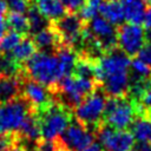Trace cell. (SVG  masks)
Segmentation results:
<instances>
[{
    "label": "cell",
    "mask_w": 151,
    "mask_h": 151,
    "mask_svg": "<svg viewBox=\"0 0 151 151\" xmlns=\"http://www.w3.org/2000/svg\"><path fill=\"white\" fill-rule=\"evenodd\" d=\"M145 1H146V2H151V0H145Z\"/></svg>",
    "instance_id": "ab89813d"
},
{
    "label": "cell",
    "mask_w": 151,
    "mask_h": 151,
    "mask_svg": "<svg viewBox=\"0 0 151 151\" xmlns=\"http://www.w3.org/2000/svg\"><path fill=\"white\" fill-rule=\"evenodd\" d=\"M35 52H37V47L33 39L31 37H24L21 41L15 46V48L11 52V54L17 61H19L20 64H24Z\"/></svg>",
    "instance_id": "603a6c76"
},
{
    "label": "cell",
    "mask_w": 151,
    "mask_h": 151,
    "mask_svg": "<svg viewBox=\"0 0 151 151\" xmlns=\"http://www.w3.org/2000/svg\"><path fill=\"white\" fill-rule=\"evenodd\" d=\"M84 151H103V149H101V146L99 145V143H93L92 145H90L86 150H84Z\"/></svg>",
    "instance_id": "8d00e7d4"
},
{
    "label": "cell",
    "mask_w": 151,
    "mask_h": 151,
    "mask_svg": "<svg viewBox=\"0 0 151 151\" xmlns=\"http://www.w3.org/2000/svg\"><path fill=\"white\" fill-rule=\"evenodd\" d=\"M131 151H151V143L149 142H137Z\"/></svg>",
    "instance_id": "d6a6232c"
},
{
    "label": "cell",
    "mask_w": 151,
    "mask_h": 151,
    "mask_svg": "<svg viewBox=\"0 0 151 151\" xmlns=\"http://www.w3.org/2000/svg\"><path fill=\"white\" fill-rule=\"evenodd\" d=\"M143 24L146 29H151V6L149 8H146V12H145V15L143 19Z\"/></svg>",
    "instance_id": "836d02e7"
},
{
    "label": "cell",
    "mask_w": 151,
    "mask_h": 151,
    "mask_svg": "<svg viewBox=\"0 0 151 151\" xmlns=\"http://www.w3.org/2000/svg\"><path fill=\"white\" fill-rule=\"evenodd\" d=\"M35 6L51 22L63 18L67 13L60 0H35Z\"/></svg>",
    "instance_id": "ac0fdd59"
},
{
    "label": "cell",
    "mask_w": 151,
    "mask_h": 151,
    "mask_svg": "<svg viewBox=\"0 0 151 151\" xmlns=\"http://www.w3.org/2000/svg\"><path fill=\"white\" fill-rule=\"evenodd\" d=\"M122 7L124 9L125 20L132 24L143 22L145 12H146V1L145 0H120Z\"/></svg>",
    "instance_id": "9a60e30c"
},
{
    "label": "cell",
    "mask_w": 151,
    "mask_h": 151,
    "mask_svg": "<svg viewBox=\"0 0 151 151\" xmlns=\"http://www.w3.org/2000/svg\"><path fill=\"white\" fill-rule=\"evenodd\" d=\"M137 117L134 101L129 97H107L104 123L116 130H126L131 127Z\"/></svg>",
    "instance_id": "5b68a950"
},
{
    "label": "cell",
    "mask_w": 151,
    "mask_h": 151,
    "mask_svg": "<svg viewBox=\"0 0 151 151\" xmlns=\"http://www.w3.org/2000/svg\"><path fill=\"white\" fill-rule=\"evenodd\" d=\"M32 110L34 109L24 96L0 104V134L17 132Z\"/></svg>",
    "instance_id": "8992f818"
},
{
    "label": "cell",
    "mask_w": 151,
    "mask_h": 151,
    "mask_svg": "<svg viewBox=\"0 0 151 151\" xmlns=\"http://www.w3.org/2000/svg\"><path fill=\"white\" fill-rule=\"evenodd\" d=\"M58 139V138H57ZM58 142H59V139H58ZM57 151H71V150H68L67 147H65L60 142H59V146H58V149H57Z\"/></svg>",
    "instance_id": "74e56055"
},
{
    "label": "cell",
    "mask_w": 151,
    "mask_h": 151,
    "mask_svg": "<svg viewBox=\"0 0 151 151\" xmlns=\"http://www.w3.org/2000/svg\"><path fill=\"white\" fill-rule=\"evenodd\" d=\"M22 38L24 37L21 34L8 29V32H6L0 39V53H11Z\"/></svg>",
    "instance_id": "4316f807"
},
{
    "label": "cell",
    "mask_w": 151,
    "mask_h": 151,
    "mask_svg": "<svg viewBox=\"0 0 151 151\" xmlns=\"http://www.w3.org/2000/svg\"><path fill=\"white\" fill-rule=\"evenodd\" d=\"M146 42V32L139 24L125 22L117 28V46L129 57L139 53Z\"/></svg>",
    "instance_id": "ba28073f"
},
{
    "label": "cell",
    "mask_w": 151,
    "mask_h": 151,
    "mask_svg": "<svg viewBox=\"0 0 151 151\" xmlns=\"http://www.w3.org/2000/svg\"><path fill=\"white\" fill-rule=\"evenodd\" d=\"M19 79L21 84V96L26 98L35 111H41L55 101L54 94L48 87L31 79L24 72L19 76Z\"/></svg>",
    "instance_id": "30bf717a"
},
{
    "label": "cell",
    "mask_w": 151,
    "mask_h": 151,
    "mask_svg": "<svg viewBox=\"0 0 151 151\" xmlns=\"http://www.w3.org/2000/svg\"><path fill=\"white\" fill-rule=\"evenodd\" d=\"M130 77L134 79L147 80L151 77V66L142 61L139 58H133L130 65Z\"/></svg>",
    "instance_id": "484cf974"
},
{
    "label": "cell",
    "mask_w": 151,
    "mask_h": 151,
    "mask_svg": "<svg viewBox=\"0 0 151 151\" xmlns=\"http://www.w3.org/2000/svg\"><path fill=\"white\" fill-rule=\"evenodd\" d=\"M6 28H7V25H6V21L4 20V18H0V39L4 37V34L6 33Z\"/></svg>",
    "instance_id": "d590c367"
},
{
    "label": "cell",
    "mask_w": 151,
    "mask_h": 151,
    "mask_svg": "<svg viewBox=\"0 0 151 151\" xmlns=\"http://www.w3.org/2000/svg\"><path fill=\"white\" fill-rule=\"evenodd\" d=\"M41 129V138L53 140L66 130L73 119L72 110L54 101L41 111H37Z\"/></svg>",
    "instance_id": "277c9868"
},
{
    "label": "cell",
    "mask_w": 151,
    "mask_h": 151,
    "mask_svg": "<svg viewBox=\"0 0 151 151\" xmlns=\"http://www.w3.org/2000/svg\"><path fill=\"white\" fill-rule=\"evenodd\" d=\"M86 27L90 33L97 39L104 53L118 47L117 28L101 15H96L88 21H86Z\"/></svg>",
    "instance_id": "7c38bea8"
},
{
    "label": "cell",
    "mask_w": 151,
    "mask_h": 151,
    "mask_svg": "<svg viewBox=\"0 0 151 151\" xmlns=\"http://www.w3.org/2000/svg\"><path fill=\"white\" fill-rule=\"evenodd\" d=\"M137 58H139L142 61L151 66V42H146L143 46V48L137 54Z\"/></svg>",
    "instance_id": "4dcf8cb0"
},
{
    "label": "cell",
    "mask_w": 151,
    "mask_h": 151,
    "mask_svg": "<svg viewBox=\"0 0 151 151\" xmlns=\"http://www.w3.org/2000/svg\"><path fill=\"white\" fill-rule=\"evenodd\" d=\"M94 136L103 151H131L134 145V137L131 131L116 130L105 123L97 129Z\"/></svg>",
    "instance_id": "52a82bcc"
},
{
    "label": "cell",
    "mask_w": 151,
    "mask_h": 151,
    "mask_svg": "<svg viewBox=\"0 0 151 151\" xmlns=\"http://www.w3.org/2000/svg\"><path fill=\"white\" fill-rule=\"evenodd\" d=\"M24 73L42 84L51 91L65 77L60 61L54 52H35L24 63Z\"/></svg>",
    "instance_id": "6da1fadb"
},
{
    "label": "cell",
    "mask_w": 151,
    "mask_h": 151,
    "mask_svg": "<svg viewBox=\"0 0 151 151\" xmlns=\"http://www.w3.org/2000/svg\"><path fill=\"white\" fill-rule=\"evenodd\" d=\"M8 9L14 13H27L29 7L33 5L32 0H6Z\"/></svg>",
    "instance_id": "f1b7e54d"
},
{
    "label": "cell",
    "mask_w": 151,
    "mask_h": 151,
    "mask_svg": "<svg viewBox=\"0 0 151 151\" xmlns=\"http://www.w3.org/2000/svg\"><path fill=\"white\" fill-rule=\"evenodd\" d=\"M27 18H28V22H29V34L31 35L47 28L52 24L47 18H45L40 13L38 7L35 6V2H33V5L29 7V9L27 12Z\"/></svg>",
    "instance_id": "cb8c5ba5"
},
{
    "label": "cell",
    "mask_w": 151,
    "mask_h": 151,
    "mask_svg": "<svg viewBox=\"0 0 151 151\" xmlns=\"http://www.w3.org/2000/svg\"><path fill=\"white\" fill-rule=\"evenodd\" d=\"M137 109V116L151 117V78L146 81L144 91L139 99L134 101Z\"/></svg>",
    "instance_id": "d4e9b609"
},
{
    "label": "cell",
    "mask_w": 151,
    "mask_h": 151,
    "mask_svg": "<svg viewBox=\"0 0 151 151\" xmlns=\"http://www.w3.org/2000/svg\"><path fill=\"white\" fill-rule=\"evenodd\" d=\"M104 0H87L85 6L78 12V14L80 15V18L86 22L88 21L90 19H92L93 17L97 15L98 11H99V7L101 5Z\"/></svg>",
    "instance_id": "83f0119b"
},
{
    "label": "cell",
    "mask_w": 151,
    "mask_h": 151,
    "mask_svg": "<svg viewBox=\"0 0 151 151\" xmlns=\"http://www.w3.org/2000/svg\"><path fill=\"white\" fill-rule=\"evenodd\" d=\"M21 96L19 77H0V104L7 103Z\"/></svg>",
    "instance_id": "e0dca14e"
},
{
    "label": "cell",
    "mask_w": 151,
    "mask_h": 151,
    "mask_svg": "<svg viewBox=\"0 0 151 151\" xmlns=\"http://www.w3.org/2000/svg\"><path fill=\"white\" fill-rule=\"evenodd\" d=\"M18 133V132H17ZM35 146L29 145L27 142H25L18 133V140L15 142V144L8 150V151H33Z\"/></svg>",
    "instance_id": "1f68e13d"
},
{
    "label": "cell",
    "mask_w": 151,
    "mask_h": 151,
    "mask_svg": "<svg viewBox=\"0 0 151 151\" xmlns=\"http://www.w3.org/2000/svg\"><path fill=\"white\" fill-rule=\"evenodd\" d=\"M52 25L59 33L63 45L73 47L77 51L80 45L83 31L86 25L80 15L78 13L67 12L63 18L53 21Z\"/></svg>",
    "instance_id": "9c48e42d"
},
{
    "label": "cell",
    "mask_w": 151,
    "mask_h": 151,
    "mask_svg": "<svg viewBox=\"0 0 151 151\" xmlns=\"http://www.w3.org/2000/svg\"><path fill=\"white\" fill-rule=\"evenodd\" d=\"M60 61V65L64 71V76H72L74 72V66L78 59V53L73 47L63 45L54 52Z\"/></svg>",
    "instance_id": "d6986e66"
},
{
    "label": "cell",
    "mask_w": 151,
    "mask_h": 151,
    "mask_svg": "<svg viewBox=\"0 0 151 151\" xmlns=\"http://www.w3.org/2000/svg\"><path fill=\"white\" fill-rule=\"evenodd\" d=\"M64 7L70 13H78L86 4L87 0H60Z\"/></svg>",
    "instance_id": "f546056e"
},
{
    "label": "cell",
    "mask_w": 151,
    "mask_h": 151,
    "mask_svg": "<svg viewBox=\"0 0 151 151\" xmlns=\"http://www.w3.org/2000/svg\"><path fill=\"white\" fill-rule=\"evenodd\" d=\"M32 39L37 50L42 52H55L60 46H63L61 38L52 24L47 28L33 34Z\"/></svg>",
    "instance_id": "5bb4252c"
},
{
    "label": "cell",
    "mask_w": 151,
    "mask_h": 151,
    "mask_svg": "<svg viewBox=\"0 0 151 151\" xmlns=\"http://www.w3.org/2000/svg\"><path fill=\"white\" fill-rule=\"evenodd\" d=\"M114 1H118V0H114Z\"/></svg>",
    "instance_id": "60d3db41"
},
{
    "label": "cell",
    "mask_w": 151,
    "mask_h": 151,
    "mask_svg": "<svg viewBox=\"0 0 151 151\" xmlns=\"http://www.w3.org/2000/svg\"><path fill=\"white\" fill-rule=\"evenodd\" d=\"M19 136L27 142L29 145L35 146L42 138H41V129H40V123H39V117L35 110H32L25 120L22 122L21 126L17 131Z\"/></svg>",
    "instance_id": "4fadbf2b"
},
{
    "label": "cell",
    "mask_w": 151,
    "mask_h": 151,
    "mask_svg": "<svg viewBox=\"0 0 151 151\" xmlns=\"http://www.w3.org/2000/svg\"><path fill=\"white\" fill-rule=\"evenodd\" d=\"M58 139L65 147L71 151H84L94 143L96 136L92 131L83 126L73 118Z\"/></svg>",
    "instance_id": "8fae6325"
},
{
    "label": "cell",
    "mask_w": 151,
    "mask_h": 151,
    "mask_svg": "<svg viewBox=\"0 0 151 151\" xmlns=\"http://www.w3.org/2000/svg\"><path fill=\"white\" fill-rule=\"evenodd\" d=\"M98 86L100 85L92 79L72 74L64 77L52 90V92L54 94L55 101L73 111V109L77 107Z\"/></svg>",
    "instance_id": "7a4b0ae2"
},
{
    "label": "cell",
    "mask_w": 151,
    "mask_h": 151,
    "mask_svg": "<svg viewBox=\"0 0 151 151\" xmlns=\"http://www.w3.org/2000/svg\"><path fill=\"white\" fill-rule=\"evenodd\" d=\"M99 15L105 18L112 25H122L125 20L122 4L114 0H104L99 7Z\"/></svg>",
    "instance_id": "2e32d148"
},
{
    "label": "cell",
    "mask_w": 151,
    "mask_h": 151,
    "mask_svg": "<svg viewBox=\"0 0 151 151\" xmlns=\"http://www.w3.org/2000/svg\"><path fill=\"white\" fill-rule=\"evenodd\" d=\"M146 41L151 42V29H147V32H146Z\"/></svg>",
    "instance_id": "f35d334b"
},
{
    "label": "cell",
    "mask_w": 151,
    "mask_h": 151,
    "mask_svg": "<svg viewBox=\"0 0 151 151\" xmlns=\"http://www.w3.org/2000/svg\"><path fill=\"white\" fill-rule=\"evenodd\" d=\"M7 11H8V6L6 0H0V18H4L7 14Z\"/></svg>",
    "instance_id": "e575fe53"
},
{
    "label": "cell",
    "mask_w": 151,
    "mask_h": 151,
    "mask_svg": "<svg viewBox=\"0 0 151 151\" xmlns=\"http://www.w3.org/2000/svg\"><path fill=\"white\" fill-rule=\"evenodd\" d=\"M6 25L9 31H14L22 37H29V22L27 15L9 12L6 14Z\"/></svg>",
    "instance_id": "44dd1931"
},
{
    "label": "cell",
    "mask_w": 151,
    "mask_h": 151,
    "mask_svg": "<svg viewBox=\"0 0 151 151\" xmlns=\"http://www.w3.org/2000/svg\"><path fill=\"white\" fill-rule=\"evenodd\" d=\"M131 133L137 142L151 143V117L137 116L131 125Z\"/></svg>",
    "instance_id": "ffe728a7"
},
{
    "label": "cell",
    "mask_w": 151,
    "mask_h": 151,
    "mask_svg": "<svg viewBox=\"0 0 151 151\" xmlns=\"http://www.w3.org/2000/svg\"><path fill=\"white\" fill-rule=\"evenodd\" d=\"M107 94L101 86H98L77 107L73 109V118L83 126L96 133L97 129L104 123V112Z\"/></svg>",
    "instance_id": "3957f363"
},
{
    "label": "cell",
    "mask_w": 151,
    "mask_h": 151,
    "mask_svg": "<svg viewBox=\"0 0 151 151\" xmlns=\"http://www.w3.org/2000/svg\"><path fill=\"white\" fill-rule=\"evenodd\" d=\"M24 72V64L17 61L11 53H0V77H19Z\"/></svg>",
    "instance_id": "7402d4cb"
}]
</instances>
